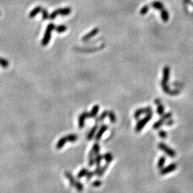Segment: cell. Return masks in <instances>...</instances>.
<instances>
[{"label": "cell", "mask_w": 193, "mask_h": 193, "mask_svg": "<svg viewBox=\"0 0 193 193\" xmlns=\"http://www.w3.org/2000/svg\"><path fill=\"white\" fill-rule=\"evenodd\" d=\"M55 29V24L51 23L48 24L47 27L46 31H45L44 37L42 40V46H47L49 44V41L51 39V36H52V32Z\"/></svg>", "instance_id": "1"}, {"label": "cell", "mask_w": 193, "mask_h": 193, "mask_svg": "<svg viewBox=\"0 0 193 193\" xmlns=\"http://www.w3.org/2000/svg\"><path fill=\"white\" fill-rule=\"evenodd\" d=\"M72 12V9L70 7H65V8H59L58 9L52 11L49 15V18L50 20H54L56 18L58 15L61 16H67Z\"/></svg>", "instance_id": "2"}, {"label": "cell", "mask_w": 193, "mask_h": 193, "mask_svg": "<svg viewBox=\"0 0 193 193\" xmlns=\"http://www.w3.org/2000/svg\"><path fill=\"white\" fill-rule=\"evenodd\" d=\"M152 117H153V114H152V112H150V113L147 114V115H146L144 118L140 119V120L138 122V123L137 124V125H136L135 132H140V131H142V129L145 127V125L151 120Z\"/></svg>", "instance_id": "3"}, {"label": "cell", "mask_w": 193, "mask_h": 193, "mask_svg": "<svg viewBox=\"0 0 193 193\" xmlns=\"http://www.w3.org/2000/svg\"><path fill=\"white\" fill-rule=\"evenodd\" d=\"M65 177L67 179L70 180V184H71L72 186L74 187L79 192H82L83 190V185L81 182H77L75 180L74 177H72V175H71V173L69 172H65Z\"/></svg>", "instance_id": "4"}, {"label": "cell", "mask_w": 193, "mask_h": 193, "mask_svg": "<svg viewBox=\"0 0 193 193\" xmlns=\"http://www.w3.org/2000/svg\"><path fill=\"white\" fill-rule=\"evenodd\" d=\"M172 114L171 113V112H168V113H166V114H165V115H162V117H161L159 120H157V122H156L153 125V128H154L155 130H157V129H159L162 125H164V124L165 123V122H166L167 119H170V118L172 117Z\"/></svg>", "instance_id": "5"}, {"label": "cell", "mask_w": 193, "mask_h": 193, "mask_svg": "<svg viewBox=\"0 0 193 193\" xmlns=\"http://www.w3.org/2000/svg\"><path fill=\"white\" fill-rule=\"evenodd\" d=\"M158 147L161 150H162V151H163L165 154H167L168 156H169V157H175V156H176V155H177L176 152H175L173 149H172L169 147H168V146L166 144H165V143H162V142L160 143L158 145Z\"/></svg>", "instance_id": "6"}, {"label": "cell", "mask_w": 193, "mask_h": 193, "mask_svg": "<svg viewBox=\"0 0 193 193\" xmlns=\"http://www.w3.org/2000/svg\"><path fill=\"white\" fill-rule=\"evenodd\" d=\"M177 167V164L173 162V163L170 164L168 166H167L166 167H164L160 169V175H165L168 173H170V172H173Z\"/></svg>", "instance_id": "7"}, {"label": "cell", "mask_w": 193, "mask_h": 193, "mask_svg": "<svg viewBox=\"0 0 193 193\" xmlns=\"http://www.w3.org/2000/svg\"><path fill=\"white\" fill-rule=\"evenodd\" d=\"M152 112V109L150 107H145V108H142V109H139L135 111L134 114V117L135 119H138L143 114H148Z\"/></svg>", "instance_id": "8"}, {"label": "cell", "mask_w": 193, "mask_h": 193, "mask_svg": "<svg viewBox=\"0 0 193 193\" xmlns=\"http://www.w3.org/2000/svg\"><path fill=\"white\" fill-rule=\"evenodd\" d=\"M87 118H90L88 112H84L80 115V117H79V127L80 128H82L84 126V122Z\"/></svg>", "instance_id": "9"}, {"label": "cell", "mask_w": 193, "mask_h": 193, "mask_svg": "<svg viewBox=\"0 0 193 193\" xmlns=\"http://www.w3.org/2000/svg\"><path fill=\"white\" fill-rule=\"evenodd\" d=\"M98 32H99V29H98V28L94 29V30H92L91 32H89L88 34H87L86 35H84V36L82 37V40L83 42H84V41L89 40V39H91L92 37H93L94 36H95V35L98 33Z\"/></svg>", "instance_id": "10"}, {"label": "cell", "mask_w": 193, "mask_h": 193, "mask_svg": "<svg viewBox=\"0 0 193 193\" xmlns=\"http://www.w3.org/2000/svg\"><path fill=\"white\" fill-rule=\"evenodd\" d=\"M42 9L43 8H42V7H40V6H38V7H36L34 9H33L30 13V18H33V17H34L36 14H38L39 12H41V11H42Z\"/></svg>", "instance_id": "11"}, {"label": "cell", "mask_w": 193, "mask_h": 193, "mask_svg": "<svg viewBox=\"0 0 193 193\" xmlns=\"http://www.w3.org/2000/svg\"><path fill=\"white\" fill-rule=\"evenodd\" d=\"M108 128V126H107V125H102V127H101V128L99 129V132H98V133L96 134V137H95V140H100V138L102 137V134H103V133L105 132V131H106L107 130Z\"/></svg>", "instance_id": "12"}, {"label": "cell", "mask_w": 193, "mask_h": 193, "mask_svg": "<svg viewBox=\"0 0 193 193\" xmlns=\"http://www.w3.org/2000/svg\"><path fill=\"white\" fill-rule=\"evenodd\" d=\"M66 142H67V137L65 136V137H62V138H61L60 140L58 141L57 144V149L59 150V149L62 148Z\"/></svg>", "instance_id": "13"}, {"label": "cell", "mask_w": 193, "mask_h": 193, "mask_svg": "<svg viewBox=\"0 0 193 193\" xmlns=\"http://www.w3.org/2000/svg\"><path fill=\"white\" fill-rule=\"evenodd\" d=\"M99 106L98 105H94L92 109L91 112L89 113V115H90V118H94V117L96 116L98 113V111H99Z\"/></svg>", "instance_id": "14"}, {"label": "cell", "mask_w": 193, "mask_h": 193, "mask_svg": "<svg viewBox=\"0 0 193 193\" xmlns=\"http://www.w3.org/2000/svg\"><path fill=\"white\" fill-rule=\"evenodd\" d=\"M165 162H166V158H165V157H164V156H162V157H161L158 160L157 167H158L159 169H162V168H163V166L165 165Z\"/></svg>", "instance_id": "15"}, {"label": "cell", "mask_w": 193, "mask_h": 193, "mask_svg": "<svg viewBox=\"0 0 193 193\" xmlns=\"http://www.w3.org/2000/svg\"><path fill=\"white\" fill-rule=\"evenodd\" d=\"M67 30V27L65 25H59L57 26V27H55V30H56L57 32H58V33H63L66 31V30Z\"/></svg>", "instance_id": "16"}, {"label": "cell", "mask_w": 193, "mask_h": 193, "mask_svg": "<svg viewBox=\"0 0 193 193\" xmlns=\"http://www.w3.org/2000/svg\"><path fill=\"white\" fill-rule=\"evenodd\" d=\"M94 154L93 153V152L92 151L90 152V157H89V165L90 166H92L93 165H94V162H95V158H94Z\"/></svg>", "instance_id": "17"}, {"label": "cell", "mask_w": 193, "mask_h": 193, "mask_svg": "<svg viewBox=\"0 0 193 193\" xmlns=\"http://www.w3.org/2000/svg\"><path fill=\"white\" fill-rule=\"evenodd\" d=\"M9 62L7 59L0 57V66L1 67H3V68H7L9 67Z\"/></svg>", "instance_id": "18"}, {"label": "cell", "mask_w": 193, "mask_h": 193, "mask_svg": "<svg viewBox=\"0 0 193 193\" xmlns=\"http://www.w3.org/2000/svg\"><path fill=\"white\" fill-rule=\"evenodd\" d=\"M96 130H97V125H95L94 128H93L91 130H90V132H89L88 135H87V140H91V139L92 138L93 136H94V134H95Z\"/></svg>", "instance_id": "19"}, {"label": "cell", "mask_w": 193, "mask_h": 193, "mask_svg": "<svg viewBox=\"0 0 193 193\" xmlns=\"http://www.w3.org/2000/svg\"><path fill=\"white\" fill-rule=\"evenodd\" d=\"M108 113H109V112H107V111H105V112H104L103 113H102V115L99 117L96 118V122H101V121H103L104 119H105V118L108 115Z\"/></svg>", "instance_id": "20"}, {"label": "cell", "mask_w": 193, "mask_h": 193, "mask_svg": "<svg viewBox=\"0 0 193 193\" xmlns=\"http://www.w3.org/2000/svg\"><path fill=\"white\" fill-rule=\"evenodd\" d=\"M103 159H105V160H106V162L109 164L111 162H112V160H113V157H112L111 153H107V154H105V155L103 156Z\"/></svg>", "instance_id": "21"}, {"label": "cell", "mask_w": 193, "mask_h": 193, "mask_svg": "<svg viewBox=\"0 0 193 193\" xmlns=\"http://www.w3.org/2000/svg\"><path fill=\"white\" fill-rule=\"evenodd\" d=\"M92 151L93 152L94 155H98V153H99V145L98 143H96V144H94V145H93L92 149Z\"/></svg>", "instance_id": "22"}, {"label": "cell", "mask_w": 193, "mask_h": 193, "mask_svg": "<svg viewBox=\"0 0 193 193\" xmlns=\"http://www.w3.org/2000/svg\"><path fill=\"white\" fill-rule=\"evenodd\" d=\"M88 172H89V171L87 170V169H82L78 173V175H77V177H78V178H82V177L86 176V175H87V173H88Z\"/></svg>", "instance_id": "23"}, {"label": "cell", "mask_w": 193, "mask_h": 193, "mask_svg": "<svg viewBox=\"0 0 193 193\" xmlns=\"http://www.w3.org/2000/svg\"><path fill=\"white\" fill-rule=\"evenodd\" d=\"M164 111H165V108H164V107L162 106V105H159L158 104V106H157V114H158L159 115H160V116H162V115H164Z\"/></svg>", "instance_id": "24"}, {"label": "cell", "mask_w": 193, "mask_h": 193, "mask_svg": "<svg viewBox=\"0 0 193 193\" xmlns=\"http://www.w3.org/2000/svg\"><path fill=\"white\" fill-rule=\"evenodd\" d=\"M108 116H109V120H110L111 122H112V123L115 122V121H116V116H115V113L113 112H109Z\"/></svg>", "instance_id": "25"}, {"label": "cell", "mask_w": 193, "mask_h": 193, "mask_svg": "<svg viewBox=\"0 0 193 193\" xmlns=\"http://www.w3.org/2000/svg\"><path fill=\"white\" fill-rule=\"evenodd\" d=\"M42 20H46L47 19H48L49 17V13H48L47 10L46 9H42Z\"/></svg>", "instance_id": "26"}, {"label": "cell", "mask_w": 193, "mask_h": 193, "mask_svg": "<svg viewBox=\"0 0 193 193\" xmlns=\"http://www.w3.org/2000/svg\"><path fill=\"white\" fill-rule=\"evenodd\" d=\"M108 165H109V163H107V162L106 165H105V166L102 167L101 168V169H100V171H99V173H98V175H97L98 176H99V177H102V175H104V173H105V171H106Z\"/></svg>", "instance_id": "27"}, {"label": "cell", "mask_w": 193, "mask_h": 193, "mask_svg": "<svg viewBox=\"0 0 193 193\" xmlns=\"http://www.w3.org/2000/svg\"><path fill=\"white\" fill-rule=\"evenodd\" d=\"M103 159V156L102 155H97V157H95V162L97 166H99L101 163V161Z\"/></svg>", "instance_id": "28"}, {"label": "cell", "mask_w": 193, "mask_h": 193, "mask_svg": "<svg viewBox=\"0 0 193 193\" xmlns=\"http://www.w3.org/2000/svg\"><path fill=\"white\" fill-rule=\"evenodd\" d=\"M159 136H160L161 138L165 139L167 137V133L165 131H164V130H161V131H160V132H159Z\"/></svg>", "instance_id": "29"}, {"label": "cell", "mask_w": 193, "mask_h": 193, "mask_svg": "<svg viewBox=\"0 0 193 193\" xmlns=\"http://www.w3.org/2000/svg\"><path fill=\"white\" fill-rule=\"evenodd\" d=\"M173 124H174V120L170 118V119H167V120L166 122H165V125H167V126H172V125H173Z\"/></svg>", "instance_id": "30"}, {"label": "cell", "mask_w": 193, "mask_h": 193, "mask_svg": "<svg viewBox=\"0 0 193 193\" xmlns=\"http://www.w3.org/2000/svg\"><path fill=\"white\" fill-rule=\"evenodd\" d=\"M102 182H101V181H99V180H96L95 182H94L92 183V186L93 187H94V188H98V187H99V186H101V185H102Z\"/></svg>", "instance_id": "31"}, {"label": "cell", "mask_w": 193, "mask_h": 193, "mask_svg": "<svg viewBox=\"0 0 193 193\" xmlns=\"http://www.w3.org/2000/svg\"><path fill=\"white\" fill-rule=\"evenodd\" d=\"M94 172H88V173H87V175H86V176H87V181H89L90 180V179H91L92 177V176L93 175H94Z\"/></svg>", "instance_id": "32"}]
</instances>
